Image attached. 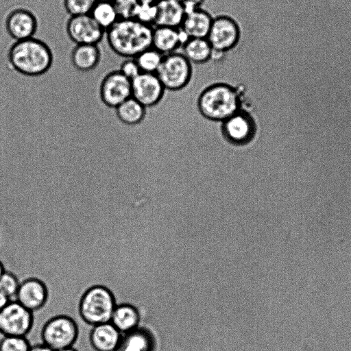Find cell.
<instances>
[{
  "instance_id": "cell-29",
  "label": "cell",
  "mask_w": 351,
  "mask_h": 351,
  "mask_svg": "<svg viewBox=\"0 0 351 351\" xmlns=\"http://www.w3.org/2000/svg\"><path fill=\"white\" fill-rule=\"evenodd\" d=\"M31 346L26 337L3 336L0 351H29Z\"/></svg>"
},
{
  "instance_id": "cell-18",
  "label": "cell",
  "mask_w": 351,
  "mask_h": 351,
  "mask_svg": "<svg viewBox=\"0 0 351 351\" xmlns=\"http://www.w3.org/2000/svg\"><path fill=\"white\" fill-rule=\"evenodd\" d=\"M156 19L154 27L180 28L186 10L178 0H162L156 4Z\"/></svg>"
},
{
  "instance_id": "cell-3",
  "label": "cell",
  "mask_w": 351,
  "mask_h": 351,
  "mask_svg": "<svg viewBox=\"0 0 351 351\" xmlns=\"http://www.w3.org/2000/svg\"><path fill=\"white\" fill-rule=\"evenodd\" d=\"M117 305L112 291L101 285L87 289L81 296L78 311L81 319L90 326L109 322Z\"/></svg>"
},
{
  "instance_id": "cell-27",
  "label": "cell",
  "mask_w": 351,
  "mask_h": 351,
  "mask_svg": "<svg viewBox=\"0 0 351 351\" xmlns=\"http://www.w3.org/2000/svg\"><path fill=\"white\" fill-rule=\"evenodd\" d=\"M19 284L18 278L11 271L5 270L0 276V291L11 300L15 298Z\"/></svg>"
},
{
  "instance_id": "cell-25",
  "label": "cell",
  "mask_w": 351,
  "mask_h": 351,
  "mask_svg": "<svg viewBox=\"0 0 351 351\" xmlns=\"http://www.w3.org/2000/svg\"><path fill=\"white\" fill-rule=\"evenodd\" d=\"M163 58V54L151 47L140 53L134 59L141 72L156 73Z\"/></svg>"
},
{
  "instance_id": "cell-36",
  "label": "cell",
  "mask_w": 351,
  "mask_h": 351,
  "mask_svg": "<svg viewBox=\"0 0 351 351\" xmlns=\"http://www.w3.org/2000/svg\"><path fill=\"white\" fill-rule=\"evenodd\" d=\"M5 271L3 263L0 261V276Z\"/></svg>"
},
{
  "instance_id": "cell-23",
  "label": "cell",
  "mask_w": 351,
  "mask_h": 351,
  "mask_svg": "<svg viewBox=\"0 0 351 351\" xmlns=\"http://www.w3.org/2000/svg\"><path fill=\"white\" fill-rule=\"evenodd\" d=\"M119 119L125 123H138L144 114V106L132 97L124 101L117 107Z\"/></svg>"
},
{
  "instance_id": "cell-13",
  "label": "cell",
  "mask_w": 351,
  "mask_h": 351,
  "mask_svg": "<svg viewBox=\"0 0 351 351\" xmlns=\"http://www.w3.org/2000/svg\"><path fill=\"white\" fill-rule=\"evenodd\" d=\"M164 87L156 73L141 72L132 80V97L143 106L158 101Z\"/></svg>"
},
{
  "instance_id": "cell-35",
  "label": "cell",
  "mask_w": 351,
  "mask_h": 351,
  "mask_svg": "<svg viewBox=\"0 0 351 351\" xmlns=\"http://www.w3.org/2000/svg\"><path fill=\"white\" fill-rule=\"evenodd\" d=\"M162 0H138L139 3L156 5Z\"/></svg>"
},
{
  "instance_id": "cell-4",
  "label": "cell",
  "mask_w": 351,
  "mask_h": 351,
  "mask_svg": "<svg viewBox=\"0 0 351 351\" xmlns=\"http://www.w3.org/2000/svg\"><path fill=\"white\" fill-rule=\"evenodd\" d=\"M199 109L208 119L225 121L239 110L236 92L224 84L214 85L206 90L199 99Z\"/></svg>"
},
{
  "instance_id": "cell-8",
  "label": "cell",
  "mask_w": 351,
  "mask_h": 351,
  "mask_svg": "<svg viewBox=\"0 0 351 351\" xmlns=\"http://www.w3.org/2000/svg\"><path fill=\"white\" fill-rule=\"evenodd\" d=\"M241 38V29L238 23L227 15L213 18L206 39L213 49L226 53L234 49Z\"/></svg>"
},
{
  "instance_id": "cell-28",
  "label": "cell",
  "mask_w": 351,
  "mask_h": 351,
  "mask_svg": "<svg viewBox=\"0 0 351 351\" xmlns=\"http://www.w3.org/2000/svg\"><path fill=\"white\" fill-rule=\"evenodd\" d=\"M97 0H63L64 8L71 16L89 14Z\"/></svg>"
},
{
  "instance_id": "cell-22",
  "label": "cell",
  "mask_w": 351,
  "mask_h": 351,
  "mask_svg": "<svg viewBox=\"0 0 351 351\" xmlns=\"http://www.w3.org/2000/svg\"><path fill=\"white\" fill-rule=\"evenodd\" d=\"M89 14L105 32L119 19L113 2L108 1L97 0Z\"/></svg>"
},
{
  "instance_id": "cell-30",
  "label": "cell",
  "mask_w": 351,
  "mask_h": 351,
  "mask_svg": "<svg viewBox=\"0 0 351 351\" xmlns=\"http://www.w3.org/2000/svg\"><path fill=\"white\" fill-rule=\"evenodd\" d=\"M112 2L119 19L132 18L134 10L138 3V0H113Z\"/></svg>"
},
{
  "instance_id": "cell-5",
  "label": "cell",
  "mask_w": 351,
  "mask_h": 351,
  "mask_svg": "<svg viewBox=\"0 0 351 351\" xmlns=\"http://www.w3.org/2000/svg\"><path fill=\"white\" fill-rule=\"evenodd\" d=\"M78 335L76 322L65 315H56L48 319L40 332L42 343L53 351L73 347Z\"/></svg>"
},
{
  "instance_id": "cell-31",
  "label": "cell",
  "mask_w": 351,
  "mask_h": 351,
  "mask_svg": "<svg viewBox=\"0 0 351 351\" xmlns=\"http://www.w3.org/2000/svg\"><path fill=\"white\" fill-rule=\"evenodd\" d=\"M118 69L131 81L141 73L134 58H125L119 64Z\"/></svg>"
},
{
  "instance_id": "cell-16",
  "label": "cell",
  "mask_w": 351,
  "mask_h": 351,
  "mask_svg": "<svg viewBox=\"0 0 351 351\" xmlns=\"http://www.w3.org/2000/svg\"><path fill=\"white\" fill-rule=\"evenodd\" d=\"M186 39L180 28L156 26L153 29L152 47L165 56L176 52Z\"/></svg>"
},
{
  "instance_id": "cell-12",
  "label": "cell",
  "mask_w": 351,
  "mask_h": 351,
  "mask_svg": "<svg viewBox=\"0 0 351 351\" xmlns=\"http://www.w3.org/2000/svg\"><path fill=\"white\" fill-rule=\"evenodd\" d=\"M5 25L8 35L14 41H19L34 37L38 21L30 10L18 8L9 12Z\"/></svg>"
},
{
  "instance_id": "cell-7",
  "label": "cell",
  "mask_w": 351,
  "mask_h": 351,
  "mask_svg": "<svg viewBox=\"0 0 351 351\" xmlns=\"http://www.w3.org/2000/svg\"><path fill=\"white\" fill-rule=\"evenodd\" d=\"M33 324V313L16 300H10L0 311V334L3 336L26 337Z\"/></svg>"
},
{
  "instance_id": "cell-1",
  "label": "cell",
  "mask_w": 351,
  "mask_h": 351,
  "mask_svg": "<svg viewBox=\"0 0 351 351\" xmlns=\"http://www.w3.org/2000/svg\"><path fill=\"white\" fill-rule=\"evenodd\" d=\"M54 57L49 46L35 37L14 41L8 52V69L26 76H39L53 65Z\"/></svg>"
},
{
  "instance_id": "cell-37",
  "label": "cell",
  "mask_w": 351,
  "mask_h": 351,
  "mask_svg": "<svg viewBox=\"0 0 351 351\" xmlns=\"http://www.w3.org/2000/svg\"><path fill=\"white\" fill-rule=\"evenodd\" d=\"M57 351H77V350L76 349H75L73 347H71V348H68L59 350Z\"/></svg>"
},
{
  "instance_id": "cell-34",
  "label": "cell",
  "mask_w": 351,
  "mask_h": 351,
  "mask_svg": "<svg viewBox=\"0 0 351 351\" xmlns=\"http://www.w3.org/2000/svg\"><path fill=\"white\" fill-rule=\"evenodd\" d=\"M5 295L0 291V311L3 309L10 301Z\"/></svg>"
},
{
  "instance_id": "cell-19",
  "label": "cell",
  "mask_w": 351,
  "mask_h": 351,
  "mask_svg": "<svg viewBox=\"0 0 351 351\" xmlns=\"http://www.w3.org/2000/svg\"><path fill=\"white\" fill-rule=\"evenodd\" d=\"M223 128L226 137L232 143L247 142L253 134L251 120L244 114L236 113L223 121Z\"/></svg>"
},
{
  "instance_id": "cell-20",
  "label": "cell",
  "mask_w": 351,
  "mask_h": 351,
  "mask_svg": "<svg viewBox=\"0 0 351 351\" xmlns=\"http://www.w3.org/2000/svg\"><path fill=\"white\" fill-rule=\"evenodd\" d=\"M181 47L193 65H203L211 59L213 48L206 38H187Z\"/></svg>"
},
{
  "instance_id": "cell-9",
  "label": "cell",
  "mask_w": 351,
  "mask_h": 351,
  "mask_svg": "<svg viewBox=\"0 0 351 351\" xmlns=\"http://www.w3.org/2000/svg\"><path fill=\"white\" fill-rule=\"evenodd\" d=\"M66 32L75 45H98L106 33L90 14L70 16L66 24Z\"/></svg>"
},
{
  "instance_id": "cell-38",
  "label": "cell",
  "mask_w": 351,
  "mask_h": 351,
  "mask_svg": "<svg viewBox=\"0 0 351 351\" xmlns=\"http://www.w3.org/2000/svg\"><path fill=\"white\" fill-rule=\"evenodd\" d=\"M104 1H113V0H104Z\"/></svg>"
},
{
  "instance_id": "cell-15",
  "label": "cell",
  "mask_w": 351,
  "mask_h": 351,
  "mask_svg": "<svg viewBox=\"0 0 351 351\" xmlns=\"http://www.w3.org/2000/svg\"><path fill=\"white\" fill-rule=\"evenodd\" d=\"M123 334L110 322L93 326L89 342L95 351H117Z\"/></svg>"
},
{
  "instance_id": "cell-24",
  "label": "cell",
  "mask_w": 351,
  "mask_h": 351,
  "mask_svg": "<svg viewBox=\"0 0 351 351\" xmlns=\"http://www.w3.org/2000/svg\"><path fill=\"white\" fill-rule=\"evenodd\" d=\"M149 343L146 335L136 328L123 334L117 351H149Z\"/></svg>"
},
{
  "instance_id": "cell-10",
  "label": "cell",
  "mask_w": 351,
  "mask_h": 351,
  "mask_svg": "<svg viewBox=\"0 0 351 351\" xmlns=\"http://www.w3.org/2000/svg\"><path fill=\"white\" fill-rule=\"evenodd\" d=\"M101 94L107 105L117 108L132 97V81L119 70L111 71L103 80Z\"/></svg>"
},
{
  "instance_id": "cell-21",
  "label": "cell",
  "mask_w": 351,
  "mask_h": 351,
  "mask_svg": "<svg viewBox=\"0 0 351 351\" xmlns=\"http://www.w3.org/2000/svg\"><path fill=\"white\" fill-rule=\"evenodd\" d=\"M138 314L136 308L128 304L116 305L110 322L122 334L136 328Z\"/></svg>"
},
{
  "instance_id": "cell-11",
  "label": "cell",
  "mask_w": 351,
  "mask_h": 351,
  "mask_svg": "<svg viewBox=\"0 0 351 351\" xmlns=\"http://www.w3.org/2000/svg\"><path fill=\"white\" fill-rule=\"evenodd\" d=\"M48 298L49 291L45 282L37 278L30 277L20 282L14 300L34 313L46 304Z\"/></svg>"
},
{
  "instance_id": "cell-33",
  "label": "cell",
  "mask_w": 351,
  "mask_h": 351,
  "mask_svg": "<svg viewBox=\"0 0 351 351\" xmlns=\"http://www.w3.org/2000/svg\"><path fill=\"white\" fill-rule=\"evenodd\" d=\"M29 351H53L43 343L31 345Z\"/></svg>"
},
{
  "instance_id": "cell-17",
  "label": "cell",
  "mask_w": 351,
  "mask_h": 351,
  "mask_svg": "<svg viewBox=\"0 0 351 351\" xmlns=\"http://www.w3.org/2000/svg\"><path fill=\"white\" fill-rule=\"evenodd\" d=\"M101 59V51L97 45H75L70 56L73 68L82 73L97 69Z\"/></svg>"
},
{
  "instance_id": "cell-14",
  "label": "cell",
  "mask_w": 351,
  "mask_h": 351,
  "mask_svg": "<svg viewBox=\"0 0 351 351\" xmlns=\"http://www.w3.org/2000/svg\"><path fill=\"white\" fill-rule=\"evenodd\" d=\"M213 18L201 8L193 9L186 12L180 29L186 38H206Z\"/></svg>"
},
{
  "instance_id": "cell-32",
  "label": "cell",
  "mask_w": 351,
  "mask_h": 351,
  "mask_svg": "<svg viewBox=\"0 0 351 351\" xmlns=\"http://www.w3.org/2000/svg\"><path fill=\"white\" fill-rule=\"evenodd\" d=\"M184 7L186 12L193 9L200 8L205 0H178Z\"/></svg>"
},
{
  "instance_id": "cell-2",
  "label": "cell",
  "mask_w": 351,
  "mask_h": 351,
  "mask_svg": "<svg viewBox=\"0 0 351 351\" xmlns=\"http://www.w3.org/2000/svg\"><path fill=\"white\" fill-rule=\"evenodd\" d=\"M154 27L133 18L119 19L106 32L110 49L125 58H134L152 47Z\"/></svg>"
},
{
  "instance_id": "cell-6",
  "label": "cell",
  "mask_w": 351,
  "mask_h": 351,
  "mask_svg": "<svg viewBox=\"0 0 351 351\" xmlns=\"http://www.w3.org/2000/svg\"><path fill=\"white\" fill-rule=\"evenodd\" d=\"M193 64L179 52L165 55L156 74L163 87L176 90L183 87L191 78Z\"/></svg>"
},
{
  "instance_id": "cell-26",
  "label": "cell",
  "mask_w": 351,
  "mask_h": 351,
  "mask_svg": "<svg viewBox=\"0 0 351 351\" xmlns=\"http://www.w3.org/2000/svg\"><path fill=\"white\" fill-rule=\"evenodd\" d=\"M156 5L138 2L133 13L132 18L142 23L154 27L156 19Z\"/></svg>"
}]
</instances>
